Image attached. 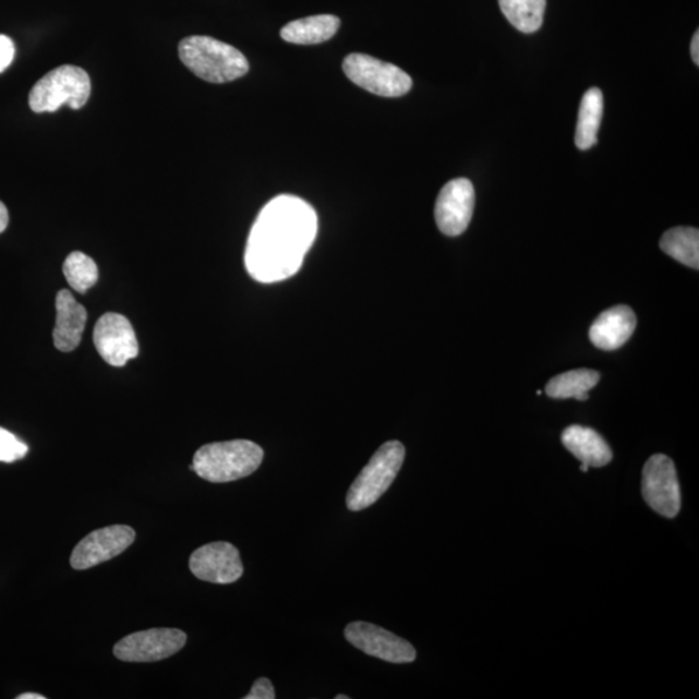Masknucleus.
Listing matches in <instances>:
<instances>
[{
	"instance_id": "a878e982",
	"label": "nucleus",
	"mask_w": 699,
	"mask_h": 699,
	"mask_svg": "<svg viewBox=\"0 0 699 699\" xmlns=\"http://www.w3.org/2000/svg\"><path fill=\"white\" fill-rule=\"evenodd\" d=\"M9 210H7L5 205L0 201V233L5 231L7 226H9Z\"/></svg>"
},
{
	"instance_id": "a211bd4d",
	"label": "nucleus",
	"mask_w": 699,
	"mask_h": 699,
	"mask_svg": "<svg viewBox=\"0 0 699 699\" xmlns=\"http://www.w3.org/2000/svg\"><path fill=\"white\" fill-rule=\"evenodd\" d=\"M604 113V96L601 89H588L579 107L576 144L581 150H587L598 143V134Z\"/></svg>"
},
{
	"instance_id": "9b49d317",
	"label": "nucleus",
	"mask_w": 699,
	"mask_h": 699,
	"mask_svg": "<svg viewBox=\"0 0 699 699\" xmlns=\"http://www.w3.org/2000/svg\"><path fill=\"white\" fill-rule=\"evenodd\" d=\"M130 526L115 525L95 530L75 546L71 565L75 570H87L120 556L135 540Z\"/></svg>"
},
{
	"instance_id": "412c9836",
	"label": "nucleus",
	"mask_w": 699,
	"mask_h": 699,
	"mask_svg": "<svg viewBox=\"0 0 699 699\" xmlns=\"http://www.w3.org/2000/svg\"><path fill=\"white\" fill-rule=\"evenodd\" d=\"M501 10L511 25L526 34L542 27L546 0H499Z\"/></svg>"
},
{
	"instance_id": "5701e85b",
	"label": "nucleus",
	"mask_w": 699,
	"mask_h": 699,
	"mask_svg": "<svg viewBox=\"0 0 699 699\" xmlns=\"http://www.w3.org/2000/svg\"><path fill=\"white\" fill-rule=\"evenodd\" d=\"M29 447L20 441L15 434L0 427V461L15 462L24 459Z\"/></svg>"
},
{
	"instance_id": "ddd939ff",
	"label": "nucleus",
	"mask_w": 699,
	"mask_h": 699,
	"mask_svg": "<svg viewBox=\"0 0 699 699\" xmlns=\"http://www.w3.org/2000/svg\"><path fill=\"white\" fill-rule=\"evenodd\" d=\"M190 569L196 578L217 584L234 583L244 573L239 550L227 542L206 544L193 552Z\"/></svg>"
},
{
	"instance_id": "cd10ccee",
	"label": "nucleus",
	"mask_w": 699,
	"mask_h": 699,
	"mask_svg": "<svg viewBox=\"0 0 699 699\" xmlns=\"http://www.w3.org/2000/svg\"><path fill=\"white\" fill-rule=\"evenodd\" d=\"M17 699H46V697L37 694H25L19 696Z\"/></svg>"
},
{
	"instance_id": "2eb2a0df",
	"label": "nucleus",
	"mask_w": 699,
	"mask_h": 699,
	"mask_svg": "<svg viewBox=\"0 0 699 699\" xmlns=\"http://www.w3.org/2000/svg\"><path fill=\"white\" fill-rule=\"evenodd\" d=\"M86 322V309L74 300L69 290H60L57 296V325L53 329L55 348L62 352L77 349Z\"/></svg>"
},
{
	"instance_id": "393cba45",
	"label": "nucleus",
	"mask_w": 699,
	"mask_h": 699,
	"mask_svg": "<svg viewBox=\"0 0 699 699\" xmlns=\"http://www.w3.org/2000/svg\"><path fill=\"white\" fill-rule=\"evenodd\" d=\"M275 689L272 682L266 679V677H261L257 682L253 684L249 695L244 699H275Z\"/></svg>"
},
{
	"instance_id": "f257e3e1",
	"label": "nucleus",
	"mask_w": 699,
	"mask_h": 699,
	"mask_svg": "<svg viewBox=\"0 0 699 699\" xmlns=\"http://www.w3.org/2000/svg\"><path fill=\"white\" fill-rule=\"evenodd\" d=\"M316 232V213L306 201L288 195L269 201L249 234L245 251L249 275L269 284L299 273Z\"/></svg>"
},
{
	"instance_id": "f03ea898",
	"label": "nucleus",
	"mask_w": 699,
	"mask_h": 699,
	"mask_svg": "<svg viewBox=\"0 0 699 699\" xmlns=\"http://www.w3.org/2000/svg\"><path fill=\"white\" fill-rule=\"evenodd\" d=\"M263 456V449L251 441L209 443L195 454L191 470L205 481L227 483L253 474L261 467Z\"/></svg>"
},
{
	"instance_id": "39448f33",
	"label": "nucleus",
	"mask_w": 699,
	"mask_h": 699,
	"mask_svg": "<svg viewBox=\"0 0 699 699\" xmlns=\"http://www.w3.org/2000/svg\"><path fill=\"white\" fill-rule=\"evenodd\" d=\"M92 95V81L80 67L61 65L47 73L32 88L29 106L36 113L57 112L68 104L72 109H81Z\"/></svg>"
},
{
	"instance_id": "1a4fd4ad",
	"label": "nucleus",
	"mask_w": 699,
	"mask_h": 699,
	"mask_svg": "<svg viewBox=\"0 0 699 699\" xmlns=\"http://www.w3.org/2000/svg\"><path fill=\"white\" fill-rule=\"evenodd\" d=\"M345 638L363 653L386 662L411 663L417 660V650L410 642L372 623H350L345 629Z\"/></svg>"
},
{
	"instance_id": "4468645a",
	"label": "nucleus",
	"mask_w": 699,
	"mask_h": 699,
	"mask_svg": "<svg viewBox=\"0 0 699 699\" xmlns=\"http://www.w3.org/2000/svg\"><path fill=\"white\" fill-rule=\"evenodd\" d=\"M636 324L638 321L631 308L620 304L607 309L591 325V342L600 350H617L631 338Z\"/></svg>"
},
{
	"instance_id": "aec40b11",
	"label": "nucleus",
	"mask_w": 699,
	"mask_h": 699,
	"mask_svg": "<svg viewBox=\"0 0 699 699\" xmlns=\"http://www.w3.org/2000/svg\"><path fill=\"white\" fill-rule=\"evenodd\" d=\"M660 245L671 258L690 268H699V231L697 228H673L663 234Z\"/></svg>"
},
{
	"instance_id": "dca6fc26",
	"label": "nucleus",
	"mask_w": 699,
	"mask_h": 699,
	"mask_svg": "<svg viewBox=\"0 0 699 699\" xmlns=\"http://www.w3.org/2000/svg\"><path fill=\"white\" fill-rule=\"evenodd\" d=\"M564 446L588 467L601 468L613 459V453L606 441L591 427L573 425L563 433Z\"/></svg>"
},
{
	"instance_id": "b1692460",
	"label": "nucleus",
	"mask_w": 699,
	"mask_h": 699,
	"mask_svg": "<svg viewBox=\"0 0 699 699\" xmlns=\"http://www.w3.org/2000/svg\"><path fill=\"white\" fill-rule=\"evenodd\" d=\"M16 47L10 37L0 34V74L7 71L15 59Z\"/></svg>"
},
{
	"instance_id": "6e6552de",
	"label": "nucleus",
	"mask_w": 699,
	"mask_h": 699,
	"mask_svg": "<svg viewBox=\"0 0 699 699\" xmlns=\"http://www.w3.org/2000/svg\"><path fill=\"white\" fill-rule=\"evenodd\" d=\"M186 635L176 628H154L135 632L116 643L113 653L123 662H157L182 650Z\"/></svg>"
},
{
	"instance_id": "9d476101",
	"label": "nucleus",
	"mask_w": 699,
	"mask_h": 699,
	"mask_svg": "<svg viewBox=\"0 0 699 699\" xmlns=\"http://www.w3.org/2000/svg\"><path fill=\"white\" fill-rule=\"evenodd\" d=\"M475 204L474 186L466 178L454 179L443 186L435 203V221L446 237H460L472 220Z\"/></svg>"
},
{
	"instance_id": "f8f14e48",
	"label": "nucleus",
	"mask_w": 699,
	"mask_h": 699,
	"mask_svg": "<svg viewBox=\"0 0 699 699\" xmlns=\"http://www.w3.org/2000/svg\"><path fill=\"white\" fill-rule=\"evenodd\" d=\"M94 344L100 357L113 366H123L140 354L133 325L123 315H103L94 329Z\"/></svg>"
},
{
	"instance_id": "7ed1b4c3",
	"label": "nucleus",
	"mask_w": 699,
	"mask_h": 699,
	"mask_svg": "<svg viewBox=\"0 0 699 699\" xmlns=\"http://www.w3.org/2000/svg\"><path fill=\"white\" fill-rule=\"evenodd\" d=\"M179 58L198 79L227 83L245 75L249 62L238 48L206 36L186 37L179 44Z\"/></svg>"
},
{
	"instance_id": "6ab92c4d",
	"label": "nucleus",
	"mask_w": 699,
	"mask_h": 699,
	"mask_svg": "<svg viewBox=\"0 0 699 699\" xmlns=\"http://www.w3.org/2000/svg\"><path fill=\"white\" fill-rule=\"evenodd\" d=\"M600 373L593 370H574L550 379L545 386L546 396L553 399L576 398L584 401L588 391L599 384Z\"/></svg>"
},
{
	"instance_id": "0eeeda50",
	"label": "nucleus",
	"mask_w": 699,
	"mask_h": 699,
	"mask_svg": "<svg viewBox=\"0 0 699 699\" xmlns=\"http://www.w3.org/2000/svg\"><path fill=\"white\" fill-rule=\"evenodd\" d=\"M641 493L643 501L656 514L674 518L682 508L680 484L673 460L666 455H653L642 470Z\"/></svg>"
},
{
	"instance_id": "423d86ee",
	"label": "nucleus",
	"mask_w": 699,
	"mask_h": 699,
	"mask_svg": "<svg viewBox=\"0 0 699 699\" xmlns=\"http://www.w3.org/2000/svg\"><path fill=\"white\" fill-rule=\"evenodd\" d=\"M342 67L357 86L384 98H399L412 88V79L405 71L370 55L351 53Z\"/></svg>"
},
{
	"instance_id": "bb28decb",
	"label": "nucleus",
	"mask_w": 699,
	"mask_h": 699,
	"mask_svg": "<svg viewBox=\"0 0 699 699\" xmlns=\"http://www.w3.org/2000/svg\"><path fill=\"white\" fill-rule=\"evenodd\" d=\"M691 59L696 62V65H699V34L696 32L694 39H691L690 45Z\"/></svg>"
},
{
	"instance_id": "f3484780",
	"label": "nucleus",
	"mask_w": 699,
	"mask_h": 699,
	"mask_svg": "<svg viewBox=\"0 0 699 699\" xmlns=\"http://www.w3.org/2000/svg\"><path fill=\"white\" fill-rule=\"evenodd\" d=\"M341 21L334 15H316L292 21L282 27L280 36L294 45H320L340 29Z\"/></svg>"
},
{
	"instance_id": "c756f323",
	"label": "nucleus",
	"mask_w": 699,
	"mask_h": 699,
	"mask_svg": "<svg viewBox=\"0 0 699 699\" xmlns=\"http://www.w3.org/2000/svg\"><path fill=\"white\" fill-rule=\"evenodd\" d=\"M349 698H350L349 696H342V695H338L336 697V699H349Z\"/></svg>"
},
{
	"instance_id": "4be33fe9",
	"label": "nucleus",
	"mask_w": 699,
	"mask_h": 699,
	"mask_svg": "<svg viewBox=\"0 0 699 699\" xmlns=\"http://www.w3.org/2000/svg\"><path fill=\"white\" fill-rule=\"evenodd\" d=\"M65 279L79 293H86L99 280V268L95 261L85 253L73 252L68 255L62 266Z\"/></svg>"
},
{
	"instance_id": "c85d7f7f",
	"label": "nucleus",
	"mask_w": 699,
	"mask_h": 699,
	"mask_svg": "<svg viewBox=\"0 0 699 699\" xmlns=\"http://www.w3.org/2000/svg\"><path fill=\"white\" fill-rule=\"evenodd\" d=\"M588 469H590V467L586 466V463H581L580 466L581 472H587Z\"/></svg>"
},
{
	"instance_id": "20e7f679",
	"label": "nucleus",
	"mask_w": 699,
	"mask_h": 699,
	"mask_svg": "<svg viewBox=\"0 0 699 699\" xmlns=\"http://www.w3.org/2000/svg\"><path fill=\"white\" fill-rule=\"evenodd\" d=\"M406 458V448L398 441L381 446L351 484L346 504L352 511L370 508L391 486Z\"/></svg>"
}]
</instances>
